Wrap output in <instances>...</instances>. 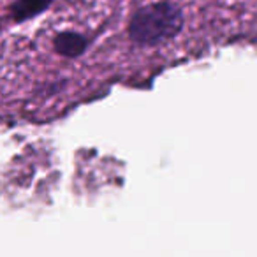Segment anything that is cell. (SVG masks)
Instances as JSON below:
<instances>
[{
	"label": "cell",
	"mask_w": 257,
	"mask_h": 257,
	"mask_svg": "<svg viewBox=\"0 0 257 257\" xmlns=\"http://www.w3.org/2000/svg\"><path fill=\"white\" fill-rule=\"evenodd\" d=\"M185 27V13L173 0L141 6L127 22V37L138 48H159L176 39Z\"/></svg>",
	"instance_id": "cell-1"
},
{
	"label": "cell",
	"mask_w": 257,
	"mask_h": 257,
	"mask_svg": "<svg viewBox=\"0 0 257 257\" xmlns=\"http://www.w3.org/2000/svg\"><path fill=\"white\" fill-rule=\"evenodd\" d=\"M90 44H92V39L78 30H60L51 37V46L55 53L69 60L83 57L90 50Z\"/></svg>",
	"instance_id": "cell-2"
},
{
	"label": "cell",
	"mask_w": 257,
	"mask_h": 257,
	"mask_svg": "<svg viewBox=\"0 0 257 257\" xmlns=\"http://www.w3.org/2000/svg\"><path fill=\"white\" fill-rule=\"evenodd\" d=\"M55 0H13L8 9V18L16 25H22L46 13Z\"/></svg>",
	"instance_id": "cell-3"
}]
</instances>
